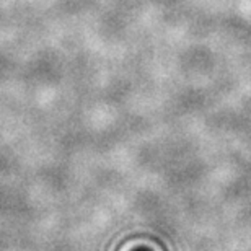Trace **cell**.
Instances as JSON below:
<instances>
[{
	"label": "cell",
	"mask_w": 251,
	"mask_h": 251,
	"mask_svg": "<svg viewBox=\"0 0 251 251\" xmlns=\"http://www.w3.org/2000/svg\"><path fill=\"white\" fill-rule=\"evenodd\" d=\"M139 251H147V250H139Z\"/></svg>",
	"instance_id": "cell-1"
}]
</instances>
